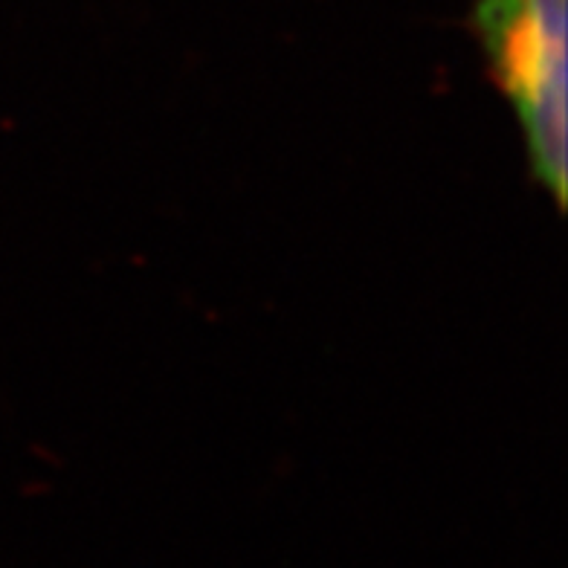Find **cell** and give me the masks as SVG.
<instances>
[{"label": "cell", "instance_id": "obj_1", "mask_svg": "<svg viewBox=\"0 0 568 568\" xmlns=\"http://www.w3.org/2000/svg\"><path fill=\"white\" fill-rule=\"evenodd\" d=\"M473 23L523 128L534 178L566 206L568 0H476Z\"/></svg>", "mask_w": 568, "mask_h": 568}]
</instances>
